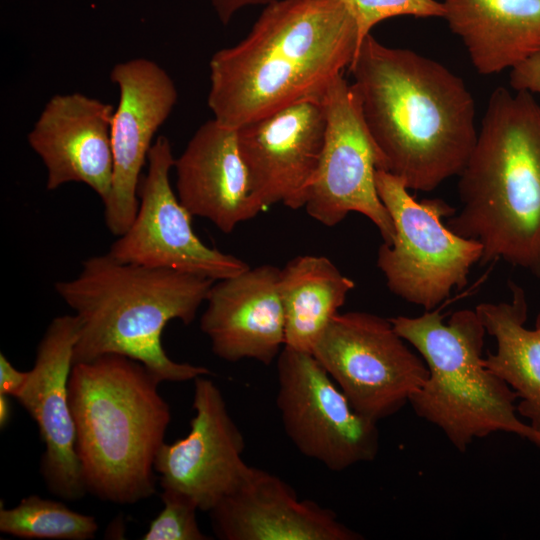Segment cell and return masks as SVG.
<instances>
[{"instance_id":"cell-8","label":"cell","mask_w":540,"mask_h":540,"mask_svg":"<svg viewBox=\"0 0 540 540\" xmlns=\"http://www.w3.org/2000/svg\"><path fill=\"white\" fill-rule=\"evenodd\" d=\"M390 319L363 311L337 313L312 355L364 417L379 422L399 412L428 378L423 358Z\"/></svg>"},{"instance_id":"cell-1","label":"cell","mask_w":540,"mask_h":540,"mask_svg":"<svg viewBox=\"0 0 540 540\" xmlns=\"http://www.w3.org/2000/svg\"><path fill=\"white\" fill-rule=\"evenodd\" d=\"M381 169L430 192L464 169L476 143L475 103L441 63L389 47L371 33L349 66Z\"/></svg>"},{"instance_id":"cell-23","label":"cell","mask_w":540,"mask_h":540,"mask_svg":"<svg viewBox=\"0 0 540 540\" xmlns=\"http://www.w3.org/2000/svg\"><path fill=\"white\" fill-rule=\"evenodd\" d=\"M98 525L92 516L61 502L30 495L10 509H0V531L26 539L88 540Z\"/></svg>"},{"instance_id":"cell-26","label":"cell","mask_w":540,"mask_h":540,"mask_svg":"<svg viewBox=\"0 0 540 540\" xmlns=\"http://www.w3.org/2000/svg\"><path fill=\"white\" fill-rule=\"evenodd\" d=\"M509 83L514 90L540 95V52L511 69Z\"/></svg>"},{"instance_id":"cell-7","label":"cell","mask_w":540,"mask_h":540,"mask_svg":"<svg viewBox=\"0 0 540 540\" xmlns=\"http://www.w3.org/2000/svg\"><path fill=\"white\" fill-rule=\"evenodd\" d=\"M375 182L395 229L393 241L379 247L377 266L394 295L434 310L452 290L467 285L483 247L448 228L443 219L457 209L445 200L417 201L399 178L384 170H376Z\"/></svg>"},{"instance_id":"cell-3","label":"cell","mask_w":540,"mask_h":540,"mask_svg":"<svg viewBox=\"0 0 540 540\" xmlns=\"http://www.w3.org/2000/svg\"><path fill=\"white\" fill-rule=\"evenodd\" d=\"M460 209L446 225L483 247L481 262L504 261L540 277V104L496 88L459 174Z\"/></svg>"},{"instance_id":"cell-27","label":"cell","mask_w":540,"mask_h":540,"mask_svg":"<svg viewBox=\"0 0 540 540\" xmlns=\"http://www.w3.org/2000/svg\"><path fill=\"white\" fill-rule=\"evenodd\" d=\"M28 375L29 371L18 370L3 353L0 354V394L15 398L25 385Z\"/></svg>"},{"instance_id":"cell-9","label":"cell","mask_w":540,"mask_h":540,"mask_svg":"<svg viewBox=\"0 0 540 540\" xmlns=\"http://www.w3.org/2000/svg\"><path fill=\"white\" fill-rule=\"evenodd\" d=\"M276 404L296 449L331 471L373 461L378 422L359 414L312 353L284 347L277 358Z\"/></svg>"},{"instance_id":"cell-12","label":"cell","mask_w":540,"mask_h":540,"mask_svg":"<svg viewBox=\"0 0 540 540\" xmlns=\"http://www.w3.org/2000/svg\"><path fill=\"white\" fill-rule=\"evenodd\" d=\"M192 407L189 433L160 446L154 469L163 490L183 495L209 512L243 482L252 466L242 458L244 437L223 394L207 375L194 379Z\"/></svg>"},{"instance_id":"cell-17","label":"cell","mask_w":540,"mask_h":540,"mask_svg":"<svg viewBox=\"0 0 540 540\" xmlns=\"http://www.w3.org/2000/svg\"><path fill=\"white\" fill-rule=\"evenodd\" d=\"M279 280L280 268L263 264L213 283L200 328L216 356L264 365L277 360L285 347Z\"/></svg>"},{"instance_id":"cell-4","label":"cell","mask_w":540,"mask_h":540,"mask_svg":"<svg viewBox=\"0 0 540 540\" xmlns=\"http://www.w3.org/2000/svg\"><path fill=\"white\" fill-rule=\"evenodd\" d=\"M214 282L120 262L108 253L89 257L75 278L55 284L78 321L73 364L119 354L142 363L160 382L210 375L204 366L172 360L161 336L169 321L188 325L195 319Z\"/></svg>"},{"instance_id":"cell-15","label":"cell","mask_w":540,"mask_h":540,"mask_svg":"<svg viewBox=\"0 0 540 540\" xmlns=\"http://www.w3.org/2000/svg\"><path fill=\"white\" fill-rule=\"evenodd\" d=\"M77 337L75 315L54 318L38 344L26 383L15 396L36 422L45 445L41 460L44 482L51 493L65 500H77L87 493L69 402V378Z\"/></svg>"},{"instance_id":"cell-25","label":"cell","mask_w":540,"mask_h":540,"mask_svg":"<svg viewBox=\"0 0 540 540\" xmlns=\"http://www.w3.org/2000/svg\"><path fill=\"white\" fill-rule=\"evenodd\" d=\"M164 508L150 523L143 540H207L197 521L198 507L178 493L163 490Z\"/></svg>"},{"instance_id":"cell-22","label":"cell","mask_w":540,"mask_h":540,"mask_svg":"<svg viewBox=\"0 0 540 540\" xmlns=\"http://www.w3.org/2000/svg\"><path fill=\"white\" fill-rule=\"evenodd\" d=\"M355 283L327 257L300 255L280 269L285 347L312 353Z\"/></svg>"},{"instance_id":"cell-14","label":"cell","mask_w":540,"mask_h":540,"mask_svg":"<svg viewBox=\"0 0 540 540\" xmlns=\"http://www.w3.org/2000/svg\"><path fill=\"white\" fill-rule=\"evenodd\" d=\"M110 78L120 97L111 124L113 179L104 202V219L118 237L136 216L141 170L154 134L176 104L177 90L168 73L145 58L116 64Z\"/></svg>"},{"instance_id":"cell-5","label":"cell","mask_w":540,"mask_h":540,"mask_svg":"<svg viewBox=\"0 0 540 540\" xmlns=\"http://www.w3.org/2000/svg\"><path fill=\"white\" fill-rule=\"evenodd\" d=\"M160 383L119 354L72 365L69 402L87 492L120 505L155 493V456L171 419Z\"/></svg>"},{"instance_id":"cell-16","label":"cell","mask_w":540,"mask_h":540,"mask_svg":"<svg viewBox=\"0 0 540 540\" xmlns=\"http://www.w3.org/2000/svg\"><path fill=\"white\" fill-rule=\"evenodd\" d=\"M113 114L112 105L81 93L58 94L46 103L27 139L46 166L48 190L80 182L107 200Z\"/></svg>"},{"instance_id":"cell-18","label":"cell","mask_w":540,"mask_h":540,"mask_svg":"<svg viewBox=\"0 0 540 540\" xmlns=\"http://www.w3.org/2000/svg\"><path fill=\"white\" fill-rule=\"evenodd\" d=\"M222 540H360L334 511L300 500L280 477L251 467L243 482L211 511Z\"/></svg>"},{"instance_id":"cell-11","label":"cell","mask_w":540,"mask_h":540,"mask_svg":"<svg viewBox=\"0 0 540 540\" xmlns=\"http://www.w3.org/2000/svg\"><path fill=\"white\" fill-rule=\"evenodd\" d=\"M147 160L148 170L138 188L136 216L108 254L120 262L172 269L214 281L248 269L246 262L207 246L194 233L193 216L170 185L175 158L167 137L156 139Z\"/></svg>"},{"instance_id":"cell-24","label":"cell","mask_w":540,"mask_h":540,"mask_svg":"<svg viewBox=\"0 0 540 540\" xmlns=\"http://www.w3.org/2000/svg\"><path fill=\"white\" fill-rule=\"evenodd\" d=\"M355 19L359 46L371 29L381 21L396 16L442 17L444 8L437 0H343Z\"/></svg>"},{"instance_id":"cell-20","label":"cell","mask_w":540,"mask_h":540,"mask_svg":"<svg viewBox=\"0 0 540 540\" xmlns=\"http://www.w3.org/2000/svg\"><path fill=\"white\" fill-rule=\"evenodd\" d=\"M443 18L482 75L540 52V0H442Z\"/></svg>"},{"instance_id":"cell-28","label":"cell","mask_w":540,"mask_h":540,"mask_svg":"<svg viewBox=\"0 0 540 540\" xmlns=\"http://www.w3.org/2000/svg\"><path fill=\"white\" fill-rule=\"evenodd\" d=\"M276 0H211L213 7L224 24L240 9L251 5H267Z\"/></svg>"},{"instance_id":"cell-13","label":"cell","mask_w":540,"mask_h":540,"mask_svg":"<svg viewBox=\"0 0 540 540\" xmlns=\"http://www.w3.org/2000/svg\"><path fill=\"white\" fill-rule=\"evenodd\" d=\"M321 101L305 100L236 129L259 212L276 203L304 208L324 145Z\"/></svg>"},{"instance_id":"cell-6","label":"cell","mask_w":540,"mask_h":540,"mask_svg":"<svg viewBox=\"0 0 540 540\" xmlns=\"http://www.w3.org/2000/svg\"><path fill=\"white\" fill-rule=\"evenodd\" d=\"M389 319L428 368V378L409 400L417 416L462 453L476 438L496 432L515 434L540 449V432L518 417L517 394L484 365L486 331L475 310L455 311L447 323L439 310Z\"/></svg>"},{"instance_id":"cell-2","label":"cell","mask_w":540,"mask_h":540,"mask_svg":"<svg viewBox=\"0 0 540 540\" xmlns=\"http://www.w3.org/2000/svg\"><path fill=\"white\" fill-rule=\"evenodd\" d=\"M359 48L343 0H276L247 36L210 60L208 106L237 129L305 100L321 101Z\"/></svg>"},{"instance_id":"cell-21","label":"cell","mask_w":540,"mask_h":540,"mask_svg":"<svg viewBox=\"0 0 540 540\" xmlns=\"http://www.w3.org/2000/svg\"><path fill=\"white\" fill-rule=\"evenodd\" d=\"M512 297L499 303L485 302L475 311L488 335L497 344L484 365L517 394V413L540 432V312L534 329L525 327L528 303L524 290L509 282Z\"/></svg>"},{"instance_id":"cell-19","label":"cell","mask_w":540,"mask_h":540,"mask_svg":"<svg viewBox=\"0 0 540 540\" xmlns=\"http://www.w3.org/2000/svg\"><path fill=\"white\" fill-rule=\"evenodd\" d=\"M176 194L192 216L232 232L258 211L236 129L215 119L203 123L175 159Z\"/></svg>"},{"instance_id":"cell-10","label":"cell","mask_w":540,"mask_h":540,"mask_svg":"<svg viewBox=\"0 0 540 540\" xmlns=\"http://www.w3.org/2000/svg\"><path fill=\"white\" fill-rule=\"evenodd\" d=\"M321 102L327 123L325 140L304 208L327 227L339 224L351 212L360 213L377 227L383 243L390 244L395 236L394 224L375 182L381 159L352 83L343 75L337 77Z\"/></svg>"},{"instance_id":"cell-29","label":"cell","mask_w":540,"mask_h":540,"mask_svg":"<svg viewBox=\"0 0 540 540\" xmlns=\"http://www.w3.org/2000/svg\"><path fill=\"white\" fill-rule=\"evenodd\" d=\"M8 395L0 394V426L4 428L11 418V403Z\"/></svg>"}]
</instances>
